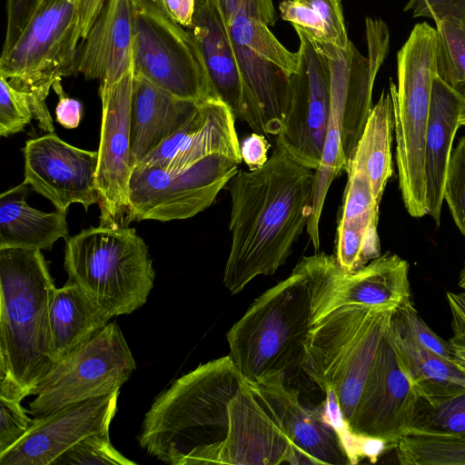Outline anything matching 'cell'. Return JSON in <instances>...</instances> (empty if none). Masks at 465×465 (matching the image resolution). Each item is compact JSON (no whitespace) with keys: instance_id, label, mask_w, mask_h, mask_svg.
Segmentation results:
<instances>
[{"instance_id":"obj_34","label":"cell","mask_w":465,"mask_h":465,"mask_svg":"<svg viewBox=\"0 0 465 465\" xmlns=\"http://www.w3.org/2000/svg\"><path fill=\"white\" fill-rule=\"evenodd\" d=\"M135 465L112 445L109 430L90 434L60 455L52 465Z\"/></svg>"},{"instance_id":"obj_50","label":"cell","mask_w":465,"mask_h":465,"mask_svg":"<svg viewBox=\"0 0 465 465\" xmlns=\"http://www.w3.org/2000/svg\"><path fill=\"white\" fill-rule=\"evenodd\" d=\"M160 9H163V4H162V0H152Z\"/></svg>"},{"instance_id":"obj_40","label":"cell","mask_w":465,"mask_h":465,"mask_svg":"<svg viewBox=\"0 0 465 465\" xmlns=\"http://www.w3.org/2000/svg\"><path fill=\"white\" fill-rule=\"evenodd\" d=\"M283 20L292 25H298L313 39L325 41V28L315 11L300 0H284L279 5Z\"/></svg>"},{"instance_id":"obj_47","label":"cell","mask_w":465,"mask_h":465,"mask_svg":"<svg viewBox=\"0 0 465 465\" xmlns=\"http://www.w3.org/2000/svg\"><path fill=\"white\" fill-rule=\"evenodd\" d=\"M451 351L455 363L465 373V347L451 344Z\"/></svg>"},{"instance_id":"obj_20","label":"cell","mask_w":465,"mask_h":465,"mask_svg":"<svg viewBox=\"0 0 465 465\" xmlns=\"http://www.w3.org/2000/svg\"><path fill=\"white\" fill-rule=\"evenodd\" d=\"M235 119L221 99L202 103L172 136L138 163L179 170L217 153L242 161Z\"/></svg>"},{"instance_id":"obj_49","label":"cell","mask_w":465,"mask_h":465,"mask_svg":"<svg viewBox=\"0 0 465 465\" xmlns=\"http://www.w3.org/2000/svg\"><path fill=\"white\" fill-rule=\"evenodd\" d=\"M460 125L465 126V112L460 117Z\"/></svg>"},{"instance_id":"obj_17","label":"cell","mask_w":465,"mask_h":465,"mask_svg":"<svg viewBox=\"0 0 465 465\" xmlns=\"http://www.w3.org/2000/svg\"><path fill=\"white\" fill-rule=\"evenodd\" d=\"M252 384L270 415L292 442L300 464L357 462V457L324 411L302 402L299 392L282 378L271 377Z\"/></svg>"},{"instance_id":"obj_2","label":"cell","mask_w":465,"mask_h":465,"mask_svg":"<svg viewBox=\"0 0 465 465\" xmlns=\"http://www.w3.org/2000/svg\"><path fill=\"white\" fill-rule=\"evenodd\" d=\"M314 175L276 144L262 167L239 170L227 183L232 245L223 283L232 294L286 262L310 218Z\"/></svg>"},{"instance_id":"obj_12","label":"cell","mask_w":465,"mask_h":465,"mask_svg":"<svg viewBox=\"0 0 465 465\" xmlns=\"http://www.w3.org/2000/svg\"><path fill=\"white\" fill-rule=\"evenodd\" d=\"M299 36V68L290 76L276 144L300 164L316 170L322 161L331 110V71L313 38L293 25Z\"/></svg>"},{"instance_id":"obj_32","label":"cell","mask_w":465,"mask_h":465,"mask_svg":"<svg viewBox=\"0 0 465 465\" xmlns=\"http://www.w3.org/2000/svg\"><path fill=\"white\" fill-rule=\"evenodd\" d=\"M435 23L437 74L465 98V21L444 16Z\"/></svg>"},{"instance_id":"obj_21","label":"cell","mask_w":465,"mask_h":465,"mask_svg":"<svg viewBox=\"0 0 465 465\" xmlns=\"http://www.w3.org/2000/svg\"><path fill=\"white\" fill-rule=\"evenodd\" d=\"M134 0H105L80 43L76 73L99 81V93L133 70Z\"/></svg>"},{"instance_id":"obj_31","label":"cell","mask_w":465,"mask_h":465,"mask_svg":"<svg viewBox=\"0 0 465 465\" xmlns=\"http://www.w3.org/2000/svg\"><path fill=\"white\" fill-rule=\"evenodd\" d=\"M407 435L464 439L465 391L432 399L418 396Z\"/></svg>"},{"instance_id":"obj_16","label":"cell","mask_w":465,"mask_h":465,"mask_svg":"<svg viewBox=\"0 0 465 465\" xmlns=\"http://www.w3.org/2000/svg\"><path fill=\"white\" fill-rule=\"evenodd\" d=\"M25 181L55 209L81 203L87 212L98 203V152L74 147L54 133L26 141L23 148Z\"/></svg>"},{"instance_id":"obj_9","label":"cell","mask_w":465,"mask_h":465,"mask_svg":"<svg viewBox=\"0 0 465 465\" xmlns=\"http://www.w3.org/2000/svg\"><path fill=\"white\" fill-rule=\"evenodd\" d=\"M133 71L181 99H221L191 32L152 0H134Z\"/></svg>"},{"instance_id":"obj_43","label":"cell","mask_w":465,"mask_h":465,"mask_svg":"<svg viewBox=\"0 0 465 465\" xmlns=\"http://www.w3.org/2000/svg\"><path fill=\"white\" fill-rule=\"evenodd\" d=\"M269 144L264 134L253 133L244 139L241 145V155L250 170L262 167L268 160Z\"/></svg>"},{"instance_id":"obj_33","label":"cell","mask_w":465,"mask_h":465,"mask_svg":"<svg viewBox=\"0 0 465 465\" xmlns=\"http://www.w3.org/2000/svg\"><path fill=\"white\" fill-rule=\"evenodd\" d=\"M403 465H465V438H430L407 435L395 445Z\"/></svg>"},{"instance_id":"obj_24","label":"cell","mask_w":465,"mask_h":465,"mask_svg":"<svg viewBox=\"0 0 465 465\" xmlns=\"http://www.w3.org/2000/svg\"><path fill=\"white\" fill-rule=\"evenodd\" d=\"M465 112V98L438 75L431 89L425 141V183L428 214L440 224L452 143Z\"/></svg>"},{"instance_id":"obj_36","label":"cell","mask_w":465,"mask_h":465,"mask_svg":"<svg viewBox=\"0 0 465 465\" xmlns=\"http://www.w3.org/2000/svg\"><path fill=\"white\" fill-rule=\"evenodd\" d=\"M35 117L32 96L0 76V135L17 134Z\"/></svg>"},{"instance_id":"obj_25","label":"cell","mask_w":465,"mask_h":465,"mask_svg":"<svg viewBox=\"0 0 465 465\" xmlns=\"http://www.w3.org/2000/svg\"><path fill=\"white\" fill-rule=\"evenodd\" d=\"M199 104L178 98L134 74L130 127L134 167L172 136Z\"/></svg>"},{"instance_id":"obj_3","label":"cell","mask_w":465,"mask_h":465,"mask_svg":"<svg viewBox=\"0 0 465 465\" xmlns=\"http://www.w3.org/2000/svg\"><path fill=\"white\" fill-rule=\"evenodd\" d=\"M55 289L40 250L0 249V396L33 395L55 363L50 328Z\"/></svg>"},{"instance_id":"obj_48","label":"cell","mask_w":465,"mask_h":465,"mask_svg":"<svg viewBox=\"0 0 465 465\" xmlns=\"http://www.w3.org/2000/svg\"><path fill=\"white\" fill-rule=\"evenodd\" d=\"M459 286L465 290V262L462 270L460 273V279H459Z\"/></svg>"},{"instance_id":"obj_22","label":"cell","mask_w":465,"mask_h":465,"mask_svg":"<svg viewBox=\"0 0 465 465\" xmlns=\"http://www.w3.org/2000/svg\"><path fill=\"white\" fill-rule=\"evenodd\" d=\"M348 180L336 233L335 259L342 271L357 272L381 255L377 231L380 203L364 171L347 163Z\"/></svg>"},{"instance_id":"obj_39","label":"cell","mask_w":465,"mask_h":465,"mask_svg":"<svg viewBox=\"0 0 465 465\" xmlns=\"http://www.w3.org/2000/svg\"><path fill=\"white\" fill-rule=\"evenodd\" d=\"M310 5L322 22L326 39L340 48H347L350 40L344 23L342 7L340 0H300Z\"/></svg>"},{"instance_id":"obj_6","label":"cell","mask_w":465,"mask_h":465,"mask_svg":"<svg viewBox=\"0 0 465 465\" xmlns=\"http://www.w3.org/2000/svg\"><path fill=\"white\" fill-rule=\"evenodd\" d=\"M64 267L111 318L146 302L154 271L144 241L127 226L91 227L66 239Z\"/></svg>"},{"instance_id":"obj_7","label":"cell","mask_w":465,"mask_h":465,"mask_svg":"<svg viewBox=\"0 0 465 465\" xmlns=\"http://www.w3.org/2000/svg\"><path fill=\"white\" fill-rule=\"evenodd\" d=\"M436 29L419 23L397 54L398 86L390 82L399 185L409 214H428L425 141L433 82L437 76Z\"/></svg>"},{"instance_id":"obj_15","label":"cell","mask_w":465,"mask_h":465,"mask_svg":"<svg viewBox=\"0 0 465 465\" xmlns=\"http://www.w3.org/2000/svg\"><path fill=\"white\" fill-rule=\"evenodd\" d=\"M417 398L385 333L347 429L356 438L395 446L408 434Z\"/></svg>"},{"instance_id":"obj_37","label":"cell","mask_w":465,"mask_h":465,"mask_svg":"<svg viewBox=\"0 0 465 465\" xmlns=\"http://www.w3.org/2000/svg\"><path fill=\"white\" fill-rule=\"evenodd\" d=\"M444 200L455 224L465 236V135L452 150L444 187Z\"/></svg>"},{"instance_id":"obj_29","label":"cell","mask_w":465,"mask_h":465,"mask_svg":"<svg viewBox=\"0 0 465 465\" xmlns=\"http://www.w3.org/2000/svg\"><path fill=\"white\" fill-rule=\"evenodd\" d=\"M386 336L401 371L418 396L432 399L465 391V373L454 360H446L418 345L391 324Z\"/></svg>"},{"instance_id":"obj_1","label":"cell","mask_w":465,"mask_h":465,"mask_svg":"<svg viewBox=\"0 0 465 465\" xmlns=\"http://www.w3.org/2000/svg\"><path fill=\"white\" fill-rule=\"evenodd\" d=\"M138 441L172 465L300 464L229 355L200 364L163 391L144 415Z\"/></svg>"},{"instance_id":"obj_46","label":"cell","mask_w":465,"mask_h":465,"mask_svg":"<svg viewBox=\"0 0 465 465\" xmlns=\"http://www.w3.org/2000/svg\"><path fill=\"white\" fill-rule=\"evenodd\" d=\"M105 0H84L80 5L81 42L100 13Z\"/></svg>"},{"instance_id":"obj_51","label":"cell","mask_w":465,"mask_h":465,"mask_svg":"<svg viewBox=\"0 0 465 465\" xmlns=\"http://www.w3.org/2000/svg\"><path fill=\"white\" fill-rule=\"evenodd\" d=\"M79 1H80V5H81L84 0H79Z\"/></svg>"},{"instance_id":"obj_5","label":"cell","mask_w":465,"mask_h":465,"mask_svg":"<svg viewBox=\"0 0 465 465\" xmlns=\"http://www.w3.org/2000/svg\"><path fill=\"white\" fill-rule=\"evenodd\" d=\"M392 312L373 306H341L320 318L309 331L304 371L334 399L346 427Z\"/></svg>"},{"instance_id":"obj_18","label":"cell","mask_w":465,"mask_h":465,"mask_svg":"<svg viewBox=\"0 0 465 465\" xmlns=\"http://www.w3.org/2000/svg\"><path fill=\"white\" fill-rule=\"evenodd\" d=\"M119 390L35 418L25 435L0 454V465H52L84 437L109 430Z\"/></svg>"},{"instance_id":"obj_45","label":"cell","mask_w":465,"mask_h":465,"mask_svg":"<svg viewBox=\"0 0 465 465\" xmlns=\"http://www.w3.org/2000/svg\"><path fill=\"white\" fill-rule=\"evenodd\" d=\"M163 9L182 26L190 27L195 12L196 0H162Z\"/></svg>"},{"instance_id":"obj_11","label":"cell","mask_w":465,"mask_h":465,"mask_svg":"<svg viewBox=\"0 0 465 465\" xmlns=\"http://www.w3.org/2000/svg\"><path fill=\"white\" fill-rule=\"evenodd\" d=\"M241 163L217 153L179 170L135 164L129 182L125 225L132 221L169 222L196 215L214 202Z\"/></svg>"},{"instance_id":"obj_13","label":"cell","mask_w":465,"mask_h":465,"mask_svg":"<svg viewBox=\"0 0 465 465\" xmlns=\"http://www.w3.org/2000/svg\"><path fill=\"white\" fill-rule=\"evenodd\" d=\"M312 281V324L326 313L345 305H365L395 311L411 300L409 263L386 252L361 269L348 273L335 256H305Z\"/></svg>"},{"instance_id":"obj_42","label":"cell","mask_w":465,"mask_h":465,"mask_svg":"<svg viewBox=\"0 0 465 465\" xmlns=\"http://www.w3.org/2000/svg\"><path fill=\"white\" fill-rule=\"evenodd\" d=\"M53 89L59 97L55 108L56 121L68 129L77 127L82 117V104L76 99L66 96L62 88L61 80L54 83Z\"/></svg>"},{"instance_id":"obj_30","label":"cell","mask_w":465,"mask_h":465,"mask_svg":"<svg viewBox=\"0 0 465 465\" xmlns=\"http://www.w3.org/2000/svg\"><path fill=\"white\" fill-rule=\"evenodd\" d=\"M393 106L390 92L382 91L372 106L362 134L347 163L361 167L369 178L380 203L388 180L393 173L391 158Z\"/></svg>"},{"instance_id":"obj_14","label":"cell","mask_w":465,"mask_h":465,"mask_svg":"<svg viewBox=\"0 0 465 465\" xmlns=\"http://www.w3.org/2000/svg\"><path fill=\"white\" fill-rule=\"evenodd\" d=\"M134 71L100 92L102 123L96 188L100 225L125 226L129 182L134 169L131 153V109Z\"/></svg>"},{"instance_id":"obj_10","label":"cell","mask_w":465,"mask_h":465,"mask_svg":"<svg viewBox=\"0 0 465 465\" xmlns=\"http://www.w3.org/2000/svg\"><path fill=\"white\" fill-rule=\"evenodd\" d=\"M136 363L120 328L109 322L44 375L29 412L42 418L67 405L111 393L129 379Z\"/></svg>"},{"instance_id":"obj_4","label":"cell","mask_w":465,"mask_h":465,"mask_svg":"<svg viewBox=\"0 0 465 465\" xmlns=\"http://www.w3.org/2000/svg\"><path fill=\"white\" fill-rule=\"evenodd\" d=\"M312 321V281L303 257L228 331L229 356L251 383L275 376L288 382L304 371Z\"/></svg>"},{"instance_id":"obj_23","label":"cell","mask_w":465,"mask_h":465,"mask_svg":"<svg viewBox=\"0 0 465 465\" xmlns=\"http://www.w3.org/2000/svg\"><path fill=\"white\" fill-rule=\"evenodd\" d=\"M368 56L350 42L343 50L345 106L341 128L342 148L347 160L351 155L372 109L376 75L389 51L390 33L381 19L366 18Z\"/></svg>"},{"instance_id":"obj_19","label":"cell","mask_w":465,"mask_h":465,"mask_svg":"<svg viewBox=\"0 0 465 465\" xmlns=\"http://www.w3.org/2000/svg\"><path fill=\"white\" fill-rule=\"evenodd\" d=\"M191 34L215 90L235 118L267 134L262 110L248 89L224 26L208 0H196Z\"/></svg>"},{"instance_id":"obj_35","label":"cell","mask_w":465,"mask_h":465,"mask_svg":"<svg viewBox=\"0 0 465 465\" xmlns=\"http://www.w3.org/2000/svg\"><path fill=\"white\" fill-rule=\"evenodd\" d=\"M391 324L418 345L453 361L450 342L440 338L425 323L411 300L393 311Z\"/></svg>"},{"instance_id":"obj_28","label":"cell","mask_w":465,"mask_h":465,"mask_svg":"<svg viewBox=\"0 0 465 465\" xmlns=\"http://www.w3.org/2000/svg\"><path fill=\"white\" fill-rule=\"evenodd\" d=\"M112 319L78 284L55 289L50 305L52 353L56 362L103 330Z\"/></svg>"},{"instance_id":"obj_41","label":"cell","mask_w":465,"mask_h":465,"mask_svg":"<svg viewBox=\"0 0 465 465\" xmlns=\"http://www.w3.org/2000/svg\"><path fill=\"white\" fill-rule=\"evenodd\" d=\"M405 11L413 17H428L437 21L453 16L465 21V0H409Z\"/></svg>"},{"instance_id":"obj_44","label":"cell","mask_w":465,"mask_h":465,"mask_svg":"<svg viewBox=\"0 0 465 465\" xmlns=\"http://www.w3.org/2000/svg\"><path fill=\"white\" fill-rule=\"evenodd\" d=\"M447 301L451 312L452 345L465 347V290L461 292H447Z\"/></svg>"},{"instance_id":"obj_27","label":"cell","mask_w":465,"mask_h":465,"mask_svg":"<svg viewBox=\"0 0 465 465\" xmlns=\"http://www.w3.org/2000/svg\"><path fill=\"white\" fill-rule=\"evenodd\" d=\"M28 187L23 183L0 196V249L50 250L68 238L67 211L45 213L25 201Z\"/></svg>"},{"instance_id":"obj_8","label":"cell","mask_w":465,"mask_h":465,"mask_svg":"<svg viewBox=\"0 0 465 465\" xmlns=\"http://www.w3.org/2000/svg\"><path fill=\"white\" fill-rule=\"evenodd\" d=\"M80 1L39 0L24 29L0 59V76L33 98L41 129L54 132L45 105L55 81L76 73Z\"/></svg>"},{"instance_id":"obj_26","label":"cell","mask_w":465,"mask_h":465,"mask_svg":"<svg viewBox=\"0 0 465 465\" xmlns=\"http://www.w3.org/2000/svg\"><path fill=\"white\" fill-rule=\"evenodd\" d=\"M314 40V39H313ZM327 57L331 71V110L322 161L315 170L311 214L306 226L313 248H320L319 224L328 190L333 180L346 169L341 128L345 106V68L343 48L314 40Z\"/></svg>"},{"instance_id":"obj_38","label":"cell","mask_w":465,"mask_h":465,"mask_svg":"<svg viewBox=\"0 0 465 465\" xmlns=\"http://www.w3.org/2000/svg\"><path fill=\"white\" fill-rule=\"evenodd\" d=\"M21 401L19 399L0 396V454L18 442L33 423Z\"/></svg>"}]
</instances>
